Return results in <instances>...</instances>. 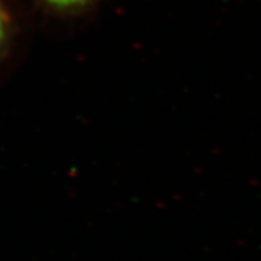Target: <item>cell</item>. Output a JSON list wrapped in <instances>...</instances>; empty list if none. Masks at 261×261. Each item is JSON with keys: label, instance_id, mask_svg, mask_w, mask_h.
<instances>
[{"label": "cell", "instance_id": "6da1fadb", "mask_svg": "<svg viewBox=\"0 0 261 261\" xmlns=\"http://www.w3.org/2000/svg\"><path fill=\"white\" fill-rule=\"evenodd\" d=\"M48 7L55 8L59 11H73L86 7L93 0H41Z\"/></svg>", "mask_w": 261, "mask_h": 261}, {"label": "cell", "instance_id": "7a4b0ae2", "mask_svg": "<svg viewBox=\"0 0 261 261\" xmlns=\"http://www.w3.org/2000/svg\"><path fill=\"white\" fill-rule=\"evenodd\" d=\"M6 36H7V16H6L3 4L0 2V48L4 44Z\"/></svg>", "mask_w": 261, "mask_h": 261}]
</instances>
